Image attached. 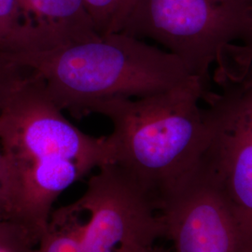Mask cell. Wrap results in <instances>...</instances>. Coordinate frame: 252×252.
<instances>
[{"label": "cell", "mask_w": 252, "mask_h": 252, "mask_svg": "<svg viewBox=\"0 0 252 252\" xmlns=\"http://www.w3.org/2000/svg\"><path fill=\"white\" fill-rule=\"evenodd\" d=\"M158 251H159V248H156L155 246H153L152 248H149V249H146V250L137 252H158Z\"/></svg>", "instance_id": "15"}, {"label": "cell", "mask_w": 252, "mask_h": 252, "mask_svg": "<svg viewBox=\"0 0 252 252\" xmlns=\"http://www.w3.org/2000/svg\"><path fill=\"white\" fill-rule=\"evenodd\" d=\"M8 62L35 74L56 105L78 118L102 103L156 94L193 77L175 55L120 32L18 54Z\"/></svg>", "instance_id": "1"}, {"label": "cell", "mask_w": 252, "mask_h": 252, "mask_svg": "<svg viewBox=\"0 0 252 252\" xmlns=\"http://www.w3.org/2000/svg\"><path fill=\"white\" fill-rule=\"evenodd\" d=\"M87 215L82 252H137L164 237L158 202L117 163L98 168L72 204Z\"/></svg>", "instance_id": "5"}, {"label": "cell", "mask_w": 252, "mask_h": 252, "mask_svg": "<svg viewBox=\"0 0 252 252\" xmlns=\"http://www.w3.org/2000/svg\"><path fill=\"white\" fill-rule=\"evenodd\" d=\"M0 252H5V251H4V250H2V249H0Z\"/></svg>", "instance_id": "18"}, {"label": "cell", "mask_w": 252, "mask_h": 252, "mask_svg": "<svg viewBox=\"0 0 252 252\" xmlns=\"http://www.w3.org/2000/svg\"><path fill=\"white\" fill-rule=\"evenodd\" d=\"M20 6L27 38L23 54L50 51L100 35L84 0H20Z\"/></svg>", "instance_id": "8"}, {"label": "cell", "mask_w": 252, "mask_h": 252, "mask_svg": "<svg viewBox=\"0 0 252 252\" xmlns=\"http://www.w3.org/2000/svg\"><path fill=\"white\" fill-rule=\"evenodd\" d=\"M0 145L11 162L64 159L86 175L112 162L108 137L87 135L73 126L30 70L0 105Z\"/></svg>", "instance_id": "4"}, {"label": "cell", "mask_w": 252, "mask_h": 252, "mask_svg": "<svg viewBox=\"0 0 252 252\" xmlns=\"http://www.w3.org/2000/svg\"><path fill=\"white\" fill-rule=\"evenodd\" d=\"M84 213L72 204L52 213L45 232L31 252H82Z\"/></svg>", "instance_id": "9"}, {"label": "cell", "mask_w": 252, "mask_h": 252, "mask_svg": "<svg viewBox=\"0 0 252 252\" xmlns=\"http://www.w3.org/2000/svg\"><path fill=\"white\" fill-rule=\"evenodd\" d=\"M166 252V251H164V250H162V249H159V252Z\"/></svg>", "instance_id": "16"}, {"label": "cell", "mask_w": 252, "mask_h": 252, "mask_svg": "<svg viewBox=\"0 0 252 252\" xmlns=\"http://www.w3.org/2000/svg\"><path fill=\"white\" fill-rule=\"evenodd\" d=\"M27 72V68L12 63L0 62V105Z\"/></svg>", "instance_id": "13"}, {"label": "cell", "mask_w": 252, "mask_h": 252, "mask_svg": "<svg viewBox=\"0 0 252 252\" xmlns=\"http://www.w3.org/2000/svg\"><path fill=\"white\" fill-rule=\"evenodd\" d=\"M84 3L96 31L106 35L117 32L134 0H84Z\"/></svg>", "instance_id": "11"}, {"label": "cell", "mask_w": 252, "mask_h": 252, "mask_svg": "<svg viewBox=\"0 0 252 252\" xmlns=\"http://www.w3.org/2000/svg\"><path fill=\"white\" fill-rule=\"evenodd\" d=\"M246 1H247V2H249L250 4H252V0H246Z\"/></svg>", "instance_id": "17"}, {"label": "cell", "mask_w": 252, "mask_h": 252, "mask_svg": "<svg viewBox=\"0 0 252 252\" xmlns=\"http://www.w3.org/2000/svg\"><path fill=\"white\" fill-rule=\"evenodd\" d=\"M220 83V93L205 95L208 143L201 162L252 223V63Z\"/></svg>", "instance_id": "7"}, {"label": "cell", "mask_w": 252, "mask_h": 252, "mask_svg": "<svg viewBox=\"0 0 252 252\" xmlns=\"http://www.w3.org/2000/svg\"><path fill=\"white\" fill-rule=\"evenodd\" d=\"M206 84L196 77L171 90L112 100L93 113L112 124L107 136L112 162L135 178L157 202L202 160L208 143Z\"/></svg>", "instance_id": "2"}, {"label": "cell", "mask_w": 252, "mask_h": 252, "mask_svg": "<svg viewBox=\"0 0 252 252\" xmlns=\"http://www.w3.org/2000/svg\"><path fill=\"white\" fill-rule=\"evenodd\" d=\"M35 245L18 228L0 222V249L7 252H31Z\"/></svg>", "instance_id": "12"}, {"label": "cell", "mask_w": 252, "mask_h": 252, "mask_svg": "<svg viewBox=\"0 0 252 252\" xmlns=\"http://www.w3.org/2000/svg\"><path fill=\"white\" fill-rule=\"evenodd\" d=\"M6 169H7V163H6V159H5V156L4 154L1 152L0 150V186H1V183L5 178V175H6Z\"/></svg>", "instance_id": "14"}, {"label": "cell", "mask_w": 252, "mask_h": 252, "mask_svg": "<svg viewBox=\"0 0 252 252\" xmlns=\"http://www.w3.org/2000/svg\"><path fill=\"white\" fill-rule=\"evenodd\" d=\"M173 252H252V223L198 165L158 202Z\"/></svg>", "instance_id": "6"}, {"label": "cell", "mask_w": 252, "mask_h": 252, "mask_svg": "<svg viewBox=\"0 0 252 252\" xmlns=\"http://www.w3.org/2000/svg\"><path fill=\"white\" fill-rule=\"evenodd\" d=\"M25 45L20 0H0V62L23 53Z\"/></svg>", "instance_id": "10"}, {"label": "cell", "mask_w": 252, "mask_h": 252, "mask_svg": "<svg viewBox=\"0 0 252 252\" xmlns=\"http://www.w3.org/2000/svg\"><path fill=\"white\" fill-rule=\"evenodd\" d=\"M117 32L151 40L205 84L238 50L252 56V5L246 0H134Z\"/></svg>", "instance_id": "3"}]
</instances>
